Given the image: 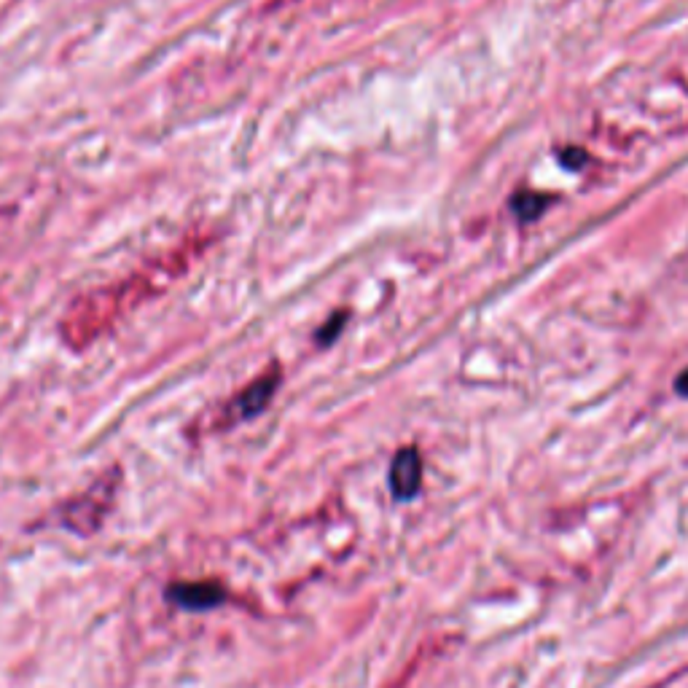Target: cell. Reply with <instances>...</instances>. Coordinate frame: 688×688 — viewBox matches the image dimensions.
Segmentation results:
<instances>
[{
	"instance_id": "6da1fadb",
	"label": "cell",
	"mask_w": 688,
	"mask_h": 688,
	"mask_svg": "<svg viewBox=\"0 0 688 688\" xmlns=\"http://www.w3.org/2000/svg\"><path fill=\"white\" fill-rule=\"evenodd\" d=\"M194 256L197 253H191V248L175 250L172 256L159 261L156 267L143 269L135 277H129L127 283H121L119 288H105V291L89 293L81 301H76L70 307L65 323H62L65 339L70 344H78V347L97 339L100 331L116 323V318L135 310L138 304H143L156 293H164V285L172 283L175 277L186 275Z\"/></svg>"
},
{
	"instance_id": "7a4b0ae2",
	"label": "cell",
	"mask_w": 688,
	"mask_h": 688,
	"mask_svg": "<svg viewBox=\"0 0 688 688\" xmlns=\"http://www.w3.org/2000/svg\"><path fill=\"white\" fill-rule=\"evenodd\" d=\"M277 387H280V369L264 371L256 382H250L240 396L234 398L232 409H229L234 420H250V417H256V414L264 412L269 406V401L275 398Z\"/></svg>"
},
{
	"instance_id": "3957f363",
	"label": "cell",
	"mask_w": 688,
	"mask_h": 688,
	"mask_svg": "<svg viewBox=\"0 0 688 688\" xmlns=\"http://www.w3.org/2000/svg\"><path fill=\"white\" fill-rule=\"evenodd\" d=\"M422 484V457L414 447L401 449L390 463V490L398 500H412Z\"/></svg>"
},
{
	"instance_id": "277c9868",
	"label": "cell",
	"mask_w": 688,
	"mask_h": 688,
	"mask_svg": "<svg viewBox=\"0 0 688 688\" xmlns=\"http://www.w3.org/2000/svg\"><path fill=\"white\" fill-rule=\"evenodd\" d=\"M167 594L175 605H181L186 611H207L221 605L226 592L213 581H189V584H172Z\"/></svg>"
},
{
	"instance_id": "5b68a950",
	"label": "cell",
	"mask_w": 688,
	"mask_h": 688,
	"mask_svg": "<svg viewBox=\"0 0 688 688\" xmlns=\"http://www.w3.org/2000/svg\"><path fill=\"white\" fill-rule=\"evenodd\" d=\"M511 207H514V213L519 215L525 224H530V221H535V218H541V215L546 213L549 197H543L538 191H516L514 197H511Z\"/></svg>"
},
{
	"instance_id": "8992f818",
	"label": "cell",
	"mask_w": 688,
	"mask_h": 688,
	"mask_svg": "<svg viewBox=\"0 0 688 688\" xmlns=\"http://www.w3.org/2000/svg\"><path fill=\"white\" fill-rule=\"evenodd\" d=\"M344 323H347V312H336V315H331L328 318V323L318 331V344H331L339 336V331L344 328Z\"/></svg>"
},
{
	"instance_id": "52a82bcc",
	"label": "cell",
	"mask_w": 688,
	"mask_h": 688,
	"mask_svg": "<svg viewBox=\"0 0 688 688\" xmlns=\"http://www.w3.org/2000/svg\"><path fill=\"white\" fill-rule=\"evenodd\" d=\"M559 162H562V167H568V170H581L586 164V151H581V148H562V151H557Z\"/></svg>"
},
{
	"instance_id": "ba28073f",
	"label": "cell",
	"mask_w": 688,
	"mask_h": 688,
	"mask_svg": "<svg viewBox=\"0 0 688 688\" xmlns=\"http://www.w3.org/2000/svg\"><path fill=\"white\" fill-rule=\"evenodd\" d=\"M675 390H678V396L688 398V369H683L678 374V379H675Z\"/></svg>"
}]
</instances>
